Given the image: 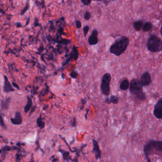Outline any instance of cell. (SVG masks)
Instances as JSON below:
<instances>
[{
	"label": "cell",
	"instance_id": "6da1fadb",
	"mask_svg": "<svg viewBox=\"0 0 162 162\" xmlns=\"http://www.w3.org/2000/svg\"><path fill=\"white\" fill-rule=\"evenodd\" d=\"M129 39L128 37L121 36L111 45L109 51L116 56H120L125 52L129 45Z\"/></svg>",
	"mask_w": 162,
	"mask_h": 162
},
{
	"label": "cell",
	"instance_id": "7a4b0ae2",
	"mask_svg": "<svg viewBox=\"0 0 162 162\" xmlns=\"http://www.w3.org/2000/svg\"><path fill=\"white\" fill-rule=\"evenodd\" d=\"M147 50L153 53H158L162 51V41L159 37L151 34L146 42Z\"/></svg>",
	"mask_w": 162,
	"mask_h": 162
},
{
	"label": "cell",
	"instance_id": "3957f363",
	"mask_svg": "<svg viewBox=\"0 0 162 162\" xmlns=\"http://www.w3.org/2000/svg\"><path fill=\"white\" fill-rule=\"evenodd\" d=\"M111 80V76L110 73H106L104 74L101 80L100 89L102 94L106 96H108L110 94Z\"/></svg>",
	"mask_w": 162,
	"mask_h": 162
},
{
	"label": "cell",
	"instance_id": "277c9868",
	"mask_svg": "<svg viewBox=\"0 0 162 162\" xmlns=\"http://www.w3.org/2000/svg\"><path fill=\"white\" fill-rule=\"evenodd\" d=\"M141 82L138 79H133L130 84L129 90L131 94L137 96L143 91Z\"/></svg>",
	"mask_w": 162,
	"mask_h": 162
},
{
	"label": "cell",
	"instance_id": "5b68a950",
	"mask_svg": "<svg viewBox=\"0 0 162 162\" xmlns=\"http://www.w3.org/2000/svg\"><path fill=\"white\" fill-rule=\"evenodd\" d=\"M154 148L152 145V140H150L143 147V152L145 158L147 162H151L149 158L150 155H152L154 152Z\"/></svg>",
	"mask_w": 162,
	"mask_h": 162
},
{
	"label": "cell",
	"instance_id": "8992f818",
	"mask_svg": "<svg viewBox=\"0 0 162 162\" xmlns=\"http://www.w3.org/2000/svg\"><path fill=\"white\" fill-rule=\"evenodd\" d=\"M153 113L156 118L162 119V97L158 101L154 106Z\"/></svg>",
	"mask_w": 162,
	"mask_h": 162
},
{
	"label": "cell",
	"instance_id": "52a82bcc",
	"mask_svg": "<svg viewBox=\"0 0 162 162\" xmlns=\"http://www.w3.org/2000/svg\"><path fill=\"white\" fill-rule=\"evenodd\" d=\"M78 57H79V51L78 49L75 46H73L72 51L70 53L69 57L63 63V66L67 65L72 60L76 61L78 59Z\"/></svg>",
	"mask_w": 162,
	"mask_h": 162
},
{
	"label": "cell",
	"instance_id": "ba28073f",
	"mask_svg": "<svg viewBox=\"0 0 162 162\" xmlns=\"http://www.w3.org/2000/svg\"><path fill=\"white\" fill-rule=\"evenodd\" d=\"M99 31L97 29H94L92 31L90 36L88 37V42L90 46L95 45L97 44L99 42L98 35H99Z\"/></svg>",
	"mask_w": 162,
	"mask_h": 162
},
{
	"label": "cell",
	"instance_id": "9c48e42d",
	"mask_svg": "<svg viewBox=\"0 0 162 162\" xmlns=\"http://www.w3.org/2000/svg\"><path fill=\"white\" fill-rule=\"evenodd\" d=\"M93 152H94L95 155L96 160L100 159L101 158V151L100 149L99 143L95 139H93Z\"/></svg>",
	"mask_w": 162,
	"mask_h": 162
},
{
	"label": "cell",
	"instance_id": "30bf717a",
	"mask_svg": "<svg viewBox=\"0 0 162 162\" xmlns=\"http://www.w3.org/2000/svg\"><path fill=\"white\" fill-rule=\"evenodd\" d=\"M2 90L5 93L12 92L15 90L6 75L4 76V84Z\"/></svg>",
	"mask_w": 162,
	"mask_h": 162
},
{
	"label": "cell",
	"instance_id": "8fae6325",
	"mask_svg": "<svg viewBox=\"0 0 162 162\" xmlns=\"http://www.w3.org/2000/svg\"><path fill=\"white\" fill-rule=\"evenodd\" d=\"M140 81L143 87L149 86L152 82L151 77L149 73L147 72L143 73L141 77Z\"/></svg>",
	"mask_w": 162,
	"mask_h": 162
},
{
	"label": "cell",
	"instance_id": "7c38bea8",
	"mask_svg": "<svg viewBox=\"0 0 162 162\" xmlns=\"http://www.w3.org/2000/svg\"><path fill=\"white\" fill-rule=\"evenodd\" d=\"M11 123L14 125H20L22 123V117L20 112H16L15 114V117L10 118Z\"/></svg>",
	"mask_w": 162,
	"mask_h": 162
},
{
	"label": "cell",
	"instance_id": "4fadbf2b",
	"mask_svg": "<svg viewBox=\"0 0 162 162\" xmlns=\"http://www.w3.org/2000/svg\"><path fill=\"white\" fill-rule=\"evenodd\" d=\"M11 98L10 97H6V99L1 100V110H8L10 108Z\"/></svg>",
	"mask_w": 162,
	"mask_h": 162
},
{
	"label": "cell",
	"instance_id": "5bb4252c",
	"mask_svg": "<svg viewBox=\"0 0 162 162\" xmlns=\"http://www.w3.org/2000/svg\"><path fill=\"white\" fill-rule=\"evenodd\" d=\"M119 101V98L118 97L116 96L115 95H111L109 98L108 97L105 100V102L108 104H110L112 103L113 104H117Z\"/></svg>",
	"mask_w": 162,
	"mask_h": 162
},
{
	"label": "cell",
	"instance_id": "9a60e30c",
	"mask_svg": "<svg viewBox=\"0 0 162 162\" xmlns=\"http://www.w3.org/2000/svg\"><path fill=\"white\" fill-rule=\"evenodd\" d=\"M152 145L154 150L158 152H162V141L152 140Z\"/></svg>",
	"mask_w": 162,
	"mask_h": 162
},
{
	"label": "cell",
	"instance_id": "2e32d148",
	"mask_svg": "<svg viewBox=\"0 0 162 162\" xmlns=\"http://www.w3.org/2000/svg\"><path fill=\"white\" fill-rule=\"evenodd\" d=\"M33 106V100L31 97L28 96L27 97V104L24 108V111L26 113H28Z\"/></svg>",
	"mask_w": 162,
	"mask_h": 162
},
{
	"label": "cell",
	"instance_id": "e0dca14e",
	"mask_svg": "<svg viewBox=\"0 0 162 162\" xmlns=\"http://www.w3.org/2000/svg\"><path fill=\"white\" fill-rule=\"evenodd\" d=\"M129 87L130 83L129 80L127 79H125L121 82L119 88H120L121 90L126 91L128 89Z\"/></svg>",
	"mask_w": 162,
	"mask_h": 162
},
{
	"label": "cell",
	"instance_id": "ac0fdd59",
	"mask_svg": "<svg viewBox=\"0 0 162 162\" xmlns=\"http://www.w3.org/2000/svg\"><path fill=\"white\" fill-rule=\"evenodd\" d=\"M143 25H144V22L142 20H138L133 22V25L135 30L140 31L142 29Z\"/></svg>",
	"mask_w": 162,
	"mask_h": 162
},
{
	"label": "cell",
	"instance_id": "d6986e66",
	"mask_svg": "<svg viewBox=\"0 0 162 162\" xmlns=\"http://www.w3.org/2000/svg\"><path fill=\"white\" fill-rule=\"evenodd\" d=\"M153 26V25H152L151 22H146L145 23H144V25L143 26V31L145 32V33L148 32V31H150V30H152Z\"/></svg>",
	"mask_w": 162,
	"mask_h": 162
},
{
	"label": "cell",
	"instance_id": "ffe728a7",
	"mask_svg": "<svg viewBox=\"0 0 162 162\" xmlns=\"http://www.w3.org/2000/svg\"><path fill=\"white\" fill-rule=\"evenodd\" d=\"M36 122H37V126H38L39 127L40 129H42L45 127V122L43 121L41 116H40V117H39L37 118Z\"/></svg>",
	"mask_w": 162,
	"mask_h": 162
},
{
	"label": "cell",
	"instance_id": "44dd1931",
	"mask_svg": "<svg viewBox=\"0 0 162 162\" xmlns=\"http://www.w3.org/2000/svg\"><path fill=\"white\" fill-rule=\"evenodd\" d=\"M30 1L29 0H27L25 6V7L22 10L21 12V15L22 16H23L24 14H25L29 10V8H30Z\"/></svg>",
	"mask_w": 162,
	"mask_h": 162
},
{
	"label": "cell",
	"instance_id": "7402d4cb",
	"mask_svg": "<svg viewBox=\"0 0 162 162\" xmlns=\"http://www.w3.org/2000/svg\"><path fill=\"white\" fill-rule=\"evenodd\" d=\"M59 152L62 153V154L63 158L65 161H68L70 160V155H69V152H67L65 151L60 150Z\"/></svg>",
	"mask_w": 162,
	"mask_h": 162
},
{
	"label": "cell",
	"instance_id": "603a6c76",
	"mask_svg": "<svg viewBox=\"0 0 162 162\" xmlns=\"http://www.w3.org/2000/svg\"><path fill=\"white\" fill-rule=\"evenodd\" d=\"M137 99H138L140 100L144 101L146 100V95L144 91L142 92L139 94L135 96Z\"/></svg>",
	"mask_w": 162,
	"mask_h": 162
},
{
	"label": "cell",
	"instance_id": "cb8c5ba5",
	"mask_svg": "<svg viewBox=\"0 0 162 162\" xmlns=\"http://www.w3.org/2000/svg\"><path fill=\"white\" fill-rule=\"evenodd\" d=\"M91 15L90 12L88 11H86L84 15V19L86 21H89L90 19L91 18Z\"/></svg>",
	"mask_w": 162,
	"mask_h": 162
},
{
	"label": "cell",
	"instance_id": "d4e9b609",
	"mask_svg": "<svg viewBox=\"0 0 162 162\" xmlns=\"http://www.w3.org/2000/svg\"><path fill=\"white\" fill-rule=\"evenodd\" d=\"M70 76L72 79H76L78 76V73L77 71H73L70 73Z\"/></svg>",
	"mask_w": 162,
	"mask_h": 162
},
{
	"label": "cell",
	"instance_id": "484cf974",
	"mask_svg": "<svg viewBox=\"0 0 162 162\" xmlns=\"http://www.w3.org/2000/svg\"><path fill=\"white\" fill-rule=\"evenodd\" d=\"M89 27L88 25L85 26L83 28V30L84 35L85 37H86L87 36V34L88 33V31H89Z\"/></svg>",
	"mask_w": 162,
	"mask_h": 162
},
{
	"label": "cell",
	"instance_id": "4316f807",
	"mask_svg": "<svg viewBox=\"0 0 162 162\" xmlns=\"http://www.w3.org/2000/svg\"><path fill=\"white\" fill-rule=\"evenodd\" d=\"M0 124H1V126L2 129H4L5 130L7 129V126H6V125L5 124L3 117H2L1 116V122H0Z\"/></svg>",
	"mask_w": 162,
	"mask_h": 162
},
{
	"label": "cell",
	"instance_id": "83f0119b",
	"mask_svg": "<svg viewBox=\"0 0 162 162\" xmlns=\"http://www.w3.org/2000/svg\"><path fill=\"white\" fill-rule=\"evenodd\" d=\"M76 27L77 29H80L82 27V23H81V22L79 20H76L75 22Z\"/></svg>",
	"mask_w": 162,
	"mask_h": 162
},
{
	"label": "cell",
	"instance_id": "f1b7e54d",
	"mask_svg": "<svg viewBox=\"0 0 162 162\" xmlns=\"http://www.w3.org/2000/svg\"><path fill=\"white\" fill-rule=\"evenodd\" d=\"M81 1L83 4L86 6L89 5L91 3V0H81Z\"/></svg>",
	"mask_w": 162,
	"mask_h": 162
},
{
	"label": "cell",
	"instance_id": "f546056e",
	"mask_svg": "<svg viewBox=\"0 0 162 162\" xmlns=\"http://www.w3.org/2000/svg\"><path fill=\"white\" fill-rule=\"evenodd\" d=\"M34 27H37V26H39V19L37 18H35V21H34Z\"/></svg>",
	"mask_w": 162,
	"mask_h": 162
},
{
	"label": "cell",
	"instance_id": "4dcf8cb0",
	"mask_svg": "<svg viewBox=\"0 0 162 162\" xmlns=\"http://www.w3.org/2000/svg\"><path fill=\"white\" fill-rule=\"evenodd\" d=\"M12 85H13V87H15V88H17L18 90H20V88H19V86L16 83L12 82Z\"/></svg>",
	"mask_w": 162,
	"mask_h": 162
},
{
	"label": "cell",
	"instance_id": "1f68e13d",
	"mask_svg": "<svg viewBox=\"0 0 162 162\" xmlns=\"http://www.w3.org/2000/svg\"><path fill=\"white\" fill-rule=\"evenodd\" d=\"M58 33L59 34V35H62L63 33H64L63 29L62 28H60L58 30Z\"/></svg>",
	"mask_w": 162,
	"mask_h": 162
},
{
	"label": "cell",
	"instance_id": "d6a6232c",
	"mask_svg": "<svg viewBox=\"0 0 162 162\" xmlns=\"http://www.w3.org/2000/svg\"><path fill=\"white\" fill-rule=\"evenodd\" d=\"M76 119L75 118H73V120L72 121V123H71V126H72L73 127H75L76 126Z\"/></svg>",
	"mask_w": 162,
	"mask_h": 162
},
{
	"label": "cell",
	"instance_id": "836d02e7",
	"mask_svg": "<svg viewBox=\"0 0 162 162\" xmlns=\"http://www.w3.org/2000/svg\"><path fill=\"white\" fill-rule=\"evenodd\" d=\"M15 25L16 26L17 28H20V27H23V26L22 25L21 22H16Z\"/></svg>",
	"mask_w": 162,
	"mask_h": 162
},
{
	"label": "cell",
	"instance_id": "e575fe53",
	"mask_svg": "<svg viewBox=\"0 0 162 162\" xmlns=\"http://www.w3.org/2000/svg\"><path fill=\"white\" fill-rule=\"evenodd\" d=\"M29 22H30V17H29L28 18V19H27V21H26V25L23 26V27H25V26H26L28 25Z\"/></svg>",
	"mask_w": 162,
	"mask_h": 162
},
{
	"label": "cell",
	"instance_id": "d590c367",
	"mask_svg": "<svg viewBox=\"0 0 162 162\" xmlns=\"http://www.w3.org/2000/svg\"><path fill=\"white\" fill-rule=\"evenodd\" d=\"M160 33H161V35H162V25L161 27V30H160Z\"/></svg>",
	"mask_w": 162,
	"mask_h": 162
},
{
	"label": "cell",
	"instance_id": "8d00e7d4",
	"mask_svg": "<svg viewBox=\"0 0 162 162\" xmlns=\"http://www.w3.org/2000/svg\"><path fill=\"white\" fill-rule=\"evenodd\" d=\"M64 0H62V3H64Z\"/></svg>",
	"mask_w": 162,
	"mask_h": 162
},
{
	"label": "cell",
	"instance_id": "74e56055",
	"mask_svg": "<svg viewBox=\"0 0 162 162\" xmlns=\"http://www.w3.org/2000/svg\"><path fill=\"white\" fill-rule=\"evenodd\" d=\"M113 1H116V0H113Z\"/></svg>",
	"mask_w": 162,
	"mask_h": 162
}]
</instances>
